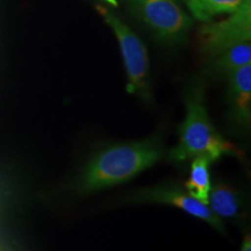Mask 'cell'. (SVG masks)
Masks as SVG:
<instances>
[{"instance_id": "obj_12", "label": "cell", "mask_w": 251, "mask_h": 251, "mask_svg": "<svg viewBox=\"0 0 251 251\" xmlns=\"http://www.w3.org/2000/svg\"><path fill=\"white\" fill-rule=\"evenodd\" d=\"M241 251H251V238L250 235H247L244 237L243 243H242V248H241Z\"/></svg>"}, {"instance_id": "obj_6", "label": "cell", "mask_w": 251, "mask_h": 251, "mask_svg": "<svg viewBox=\"0 0 251 251\" xmlns=\"http://www.w3.org/2000/svg\"><path fill=\"white\" fill-rule=\"evenodd\" d=\"M126 200L131 202H153L175 206L193 218L207 222L216 230L225 233L222 220L219 219L206 203L193 198L185 188H181L177 184H162L158 186L142 188L129 194Z\"/></svg>"}, {"instance_id": "obj_4", "label": "cell", "mask_w": 251, "mask_h": 251, "mask_svg": "<svg viewBox=\"0 0 251 251\" xmlns=\"http://www.w3.org/2000/svg\"><path fill=\"white\" fill-rule=\"evenodd\" d=\"M137 14L163 41L184 40L192 21L174 0H133Z\"/></svg>"}, {"instance_id": "obj_7", "label": "cell", "mask_w": 251, "mask_h": 251, "mask_svg": "<svg viewBox=\"0 0 251 251\" xmlns=\"http://www.w3.org/2000/svg\"><path fill=\"white\" fill-rule=\"evenodd\" d=\"M229 100L231 122L248 130L251 124V63L229 74Z\"/></svg>"}, {"instance_id": "obj_9", "label": "cell", "mask_w": 251, "mask_h": 251, "mask_svg": "<svg viewBox=\"0 0 251 251\" xmlns=\"http://www.w3.org/2000/svg\"><path fill=\"white\" fill-rule=\"evenodd\" d=\"M212 161L206 156H199L192 159L190 176L185 181V190L193 198L203 203L208 201V194L212 188L211 166Z\"/></svg>"}, {"instance_id": "obj_2", "label": "cell", "mask_w": 251, "mask_h": 251, "mask_svg": "<svg viewBox=\"0 0 251 251\" xmlns=\"http://www.w3.org/2000/svg\"><path fill=\"white\" fill-rule=\"evenodd\" d=\"M186 115L179 127V139L168 151V161L184 163L199 156L218 162L224 156L242 159L244 152L218 133L209 120L201 85L190 90L186 96Z\"/></svg>"}, {"instance_id": "obj_11", "label": "cell", "mask_w": 251, "mask_h": 251, "mask_svg": "<svg viewBox=\"0 0 251 251\" xmlns=\"http://www.w3.org/2000/svg\"><path fill=\"white\" fill-rule=\"evenodd\" d=\"M215 57L214 67L216 70L224 72V74H231L243 65L251 63L250 41L237 43V45L220 52Z\"/></svg>"}, {"instance_id": "obj_8", "label": "cell", "mask_w": 251, "mask_h": 251, "mask_svg": "<svg viewBox=\"0 0 251 251\" xmlns=\"http://www.w3.org/2000/svg\"><path fill=\"white\" fill-rule=\"evenodd\" d=\"M207 206L219 219H236L242 212L243 198L237 188L216 181L209 191Z\"/></svg>"}, {"instance_id": "obj_10", "label": "cell", "mask_w": 251, "mask_h": 251, "mask_svg": "<svg viewBox=\"0 0 251 251\" xmlns=\"http://www.w3.org/2000/svg\"><path fill=\"white\" fill-rule=\"evenodd\" d=\"M244 1L246 0H187V5L194 18L207 21L216 15L234 13Z\"/></svg>"}, {"instance_id": "obj_3", "label": "cell", "mask_w": 251, "mask_h": 251, "mask_svg": "<svg viewBox=\"0 0 251 251\" xmlns=\"http://www.w3.org/2000/svg\"><path fill=\"white\" fill-rule=\"evenodd\" d=\"M98 12L109 25L120 46L128 83L127 91L144 101L151 100L149 85V57L146 46L129 27L126 26L106 7L98 6Z\"/></svg>"}, {"instance_id": "obj_1", "label": "cell", "mask_w": 251, "mask_h": 251, "mask_svg": "<svg viewBox=\"0 0 251 251\" xmlns=\"http://www.w3.org/2000/svg\"><path fill=\"white\" fill-rule=\"evenodd\" d=\"M166 153L162 131L139 142L119 143L96 153L76 180L80 193H92L129 181L161 162Z\"/></svg>"}, {"instance_id": "obj_5", "label": "cell", "mask_w": 251, "mask_h": 251, "mask_svg": "<svg viewBox=\"0 0 251 251\" xmlns=\"http://www.w3.org/2000/svg\"><path fill=\"white\" fill-rule=\"evenodd\" d=\"M251 40V1L230 14L229 19L203 26L199 31V43L202 51L216 56L237 43Z\"/></svg>"}, {"instance_id": "obj_13", "label": "cell", "mask_w": 251, "mask_h": 251, "mask_svg": "<svg viewBox=\"0 0 251 251\" xmlns=\"http://www.w3.org/2000/svg\"><path fill=\"white\" fill-rule=\"evenodd\" d=\"M103 1L108 2V4H111L112 6H118V1H117V0H103Z\"/></svg>"}]
</instances>
